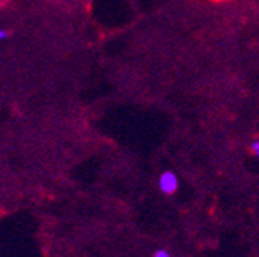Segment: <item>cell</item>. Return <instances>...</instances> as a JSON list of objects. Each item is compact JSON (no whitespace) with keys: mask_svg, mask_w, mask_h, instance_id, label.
Masks as SVG:
<instances>
[{"mask_svg":"<svg viewBox=\"0 0 259 257\" xmlns=\"http://www.w3.org/2000/svg\"><path fill=\"white\" fill-rule=\"evenodd\" d=\"M157 185H159V189L164 192V194L171 196L179 188V179L173 171H165V173L160 174V177L157 180Z\"/></svg>","mask_w":259,"mask_h":257,"instance_id":"obj_1","label":"cell"},{"mask_svg":"<svg viewBox=\"0 0 259 257\" xmlns=\"http://www.w3.org/2000/svg\"><path fill=\"white\" fill-rule=\"evenodd\" d=\"M250 149H251V152L259 159V139H256V140L250 145Z\"/></svg>","mask_w":259,"mask_h":257,"instance_id":"obj_2","label":"cell"},{"mask_svg":"<svg viewBox=\"0 0 259 257\" xmlns=\"http://www.w3.org/2000/svg\"><path fill=\"white\" fill-rule=\"evenodd\" d=\"M11 36V31L8 29H0V42H5L7 39H10Z\"/></svg>","mask_w":259,"mask_h":257,"instance_id":"obj_3","label":"cell"},{"mask_svg":"<svg viewBox=\"0 0 259 257\" xmlns=\"http://www.w3.org/2000/svg\"><path fill=\"white\" fill-rule=\"evenodd\" d=\"M168 255H170V252L165 251V249H157L154 252V257H168Z\"/></svg>","mask_w":259,"mask_h":257,"instance_id":"obj_4","label":"cell"},{"mask_svg":"<svg viewBox=\"0 0 259 257\" xmlns=\"http://www.w3.org/2000/svg\"><path fill=\"white\" fill-rule=\"evenodd\" d=\"M214 2H225V0H214Z\"/></svg>","mask_w":259,"mask_h":257,"instance_id":"obj_5","label":"cell"},{"mask_svg":"<svg viewBox=\"0 0 259 257\" xmlns=\"http://www.w3.org/2000/svg\"><path fill=\"white\" fill-rule=\"evenodd\" d=\"M0 107H2V97H0Z\"/></svg>","mask_w":259,"mask_h":257,"instance_id":"obj_6","label":"cell"}]
</instances>
